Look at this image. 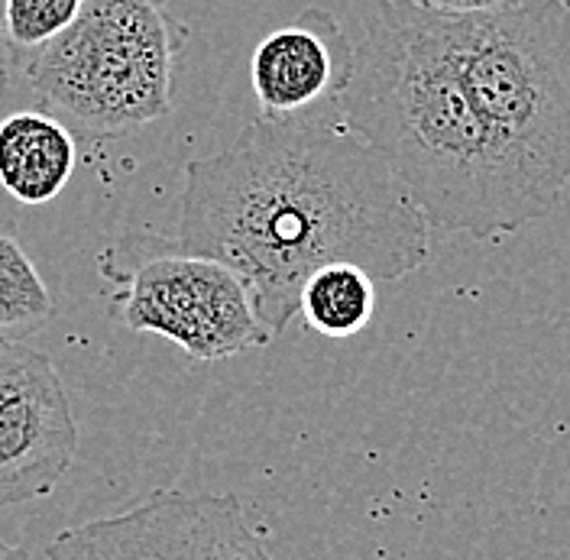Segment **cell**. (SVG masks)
<instances>
[{"instance_id":"1","label":"cell","mask_w":570,"mask_h":560,"mask_svg":"<svg viewBox=\"0 0 570 560\" xmlns=\"http://www.w3.org/2000/svg\"><path fill=\"white\" fill-rule=\"evenodd\" d=\"M181 176L173 240L240 276L269 341L327 263H354L373 282L428 263L425 214L347 124L259 117L237 146L188 159Z\"/></svg>"},{"instance_id":"2","label":"cell","mask_w":570,"mask_h":560,"mask_svg":"<svg viewBox=\"0 0 570 560\" xmlns=\"http://www.w3.org/2000/svg\"><path fill=\"white\" fill-rule=\"evenodd\" d=\"M344 124L390 166L428 227L490 240L534 224L454 66L438 13L380 0L356 46Z\"/></svg>"},{"instance_id":"3","label":"cell","mask_w":570,"mask_h":560,"mask_svg":"<svg viewBox=\"0 0 570 560\" xmlns=\"http://www.w3.org/2000/svg\"><path fill=\"white\" fill-rule=\"evenodd\" d=\"M438 20L512 188L532 220L548 217L570 185V7L522 0Z\"/></svg>"},{"instance_id":"4","label":"cell","mask_w":570,"mask_h":560,"mask_svg":"<svg viewBox=\"0 0 570 560\" xmlns=\"http://www.w3.org/2000/svg\"><path fill=\"white\" fill-rule=\"evenodd\" d=\"M185 27L169 0H85L69 30L23 66L36 98L91 140H117L173 110Z\"/></svg>"},{"instance_id":"5","label":"cell","mask_w":570,"mask_h":560,"mask_svg":"<svg viewBox=\"0 0 570 560\" xmlns=\"http://www.w3.org/2000/svg\"><path fill=\"white\" fill-rule=\"evenodd\" d=\"M98 276L110 285V315L124 327L166 337L195 363L269 344L240 276L173 237H120L98 256Z\"/></svg>"},{"instance_id":"6","label":"cell","mask_w":570,"mask_h":560,"mask_svg":"<svg viewBox=\"0 0 570 560\" xmlns=\"http://www.w3.org/2000/svg\"><path fill=\"white\" fill-rule=\"evenodd\" d=\"M46 560H269L234 492L156 490L52 538Z\"/></svg>"},{"instance_id":"7","label":"cell","mask_w":570,"mask_h":560,"mask_svg":"<svg viewBox=\"0 0 570 560\" xmlns=\"http://www.w3.org/2000/svg\"><path fill=\"white\" fill-rule=\"evenodd\" d=\"M75 454L78 424L52 360L0 341V509L49 495Z\"/></svg>"},{"instance_id":"8","label":"cell","mask_w":570,"mask_h":560,"mask_svg":"<svg viewBox=\"0 0 570 560\" xmlns=\"http://www.w3.org/2000/svg\"><path fill=\"white\" fill-rule=\"evenodd\" d=\"M356 46L341 20L321 7L302 10L269 33L249 59V81L263 120L344 124V95L354 81Z\"/></svg>"},{"instance_id":"9","label":"cell","mask_w":570,"mask_h":560,"mask_svg":"<svg viewBox=\"0 0 570 560\" xmlns=\"http://www.w3.org/2000/svg\"><path fill=\"white\" fill-rule=\"evenodd\" d=\"M75 166V134L56 114L17 110L0 120V188L20 205H52L66 191Z\"/></svg>"},{"instance_id":"10","label":"cell","mask_w":570,"mask_h":560,"mask_svg":"<svg viewBox=\"0 0 570 560\" xmlns=\"http://www.w3.org/2000/svg\"><path fill=\"white\" fill-rule=\"evenodd\" d=\"M376 308V285L354 263H327L315 269L298 295V315L321 337H354Z\"/></svg>"},{"instance_id":"11","label":"cell","mask_w":570,"mask_h":560,"mask_svg":"<svg viewBox=\"0 0 570 560\" xmlns=\"http://www.w3.org/2000/svg\"><path fill=\"white\" fill-rule=\"evenodd\" d=\"M56 317V302L30 253L0 227V341H23Z\"/></svg>"},{"instance_id":"12","label":"cell","mask_w":570,"mask_h":560,"mask_svg":"<svg viewBox=\"0 0 570 560\" xmlns=\"http://www.w3.org/2000/svg\"><path fill=\"white\" fill-rule=\"evenodd\" d=\"M85 0H0L3 39L13 69H23L56 36H62L81 13Z\"/></svg>"},{"instance_id":"13","label":"cell","mask_w":570,"mask_h":560,"mask_svg":"<svg viewBox=\"0 0 570 560\" xmlns=\"http://www.w3.org/2000/svg\"><path fill=\"white\" fill-rule=\"evenodd\" d=\"M422 10L431 13H444V17H473V13H499L509 10L522 0H409Z\"/></svg>"},{"instance_id":"14","label":"cell","mask_w":570,"mask_h":560,"mask_svg":"<svg viewBox=\"0 0 570 560\" xmlns=\"http://www.w3.org/2000/svg\"><path fill=\"white\" fill-rule=\"evenodd\" d=\"M10 75H13V56L7 49V39H3V17H0V95L7 91L10 85Z\"/></svg>"},{"instance_id":"15","label":"cell","mask_w":570,"mask_h":560,"mask_svg":"<svg viewBox=\"0 0 570 560\" xmlns=\"http://www.w3.org/2000/svg\"><path fill=\"white\" fill-rule=\"evenodd\" d=\"M0 560H30V554L23 548H13V544L0 541Z\"/></svg>"},{"instance_id":"16","label":"cell","mask_w":570,"mask_h":560,"mask_svg":"<svg viewBox=\"0 0 570 560\" xmlns=\"http://www.w3.org/2000/svg\"><path fill=\"white\" fill-rule=\"evenodd\" d=\"M561 3H564V7H570V0H561Z\"/></svg>"}]
</instances>
